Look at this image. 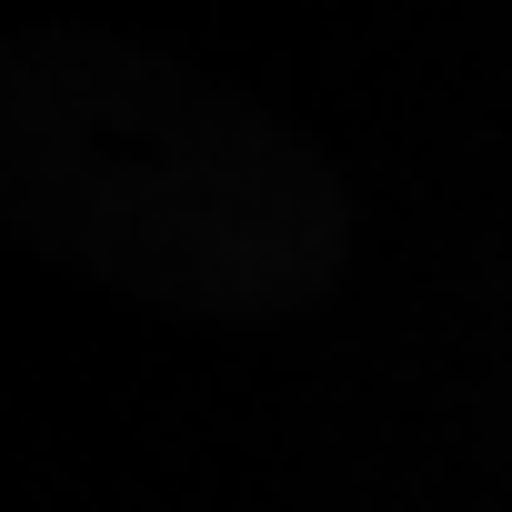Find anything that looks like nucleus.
<instances>
[{
	"label": "nucleus",
	"mask_w": 512,
	"mask_h": 512,
	"mask_svg": "<svg viewBox=\"0 0 512 512\" xmlns=\"http://www.w3.org/2000/svg\"><path fill=\"white\" fill-rule=\"evenodd\" d=\"M0 221L161 322H282L362 231L302 121L81 31L0 51Z\"/></svg>",
	"instance_id": "obj_1"
}]
</instances>
